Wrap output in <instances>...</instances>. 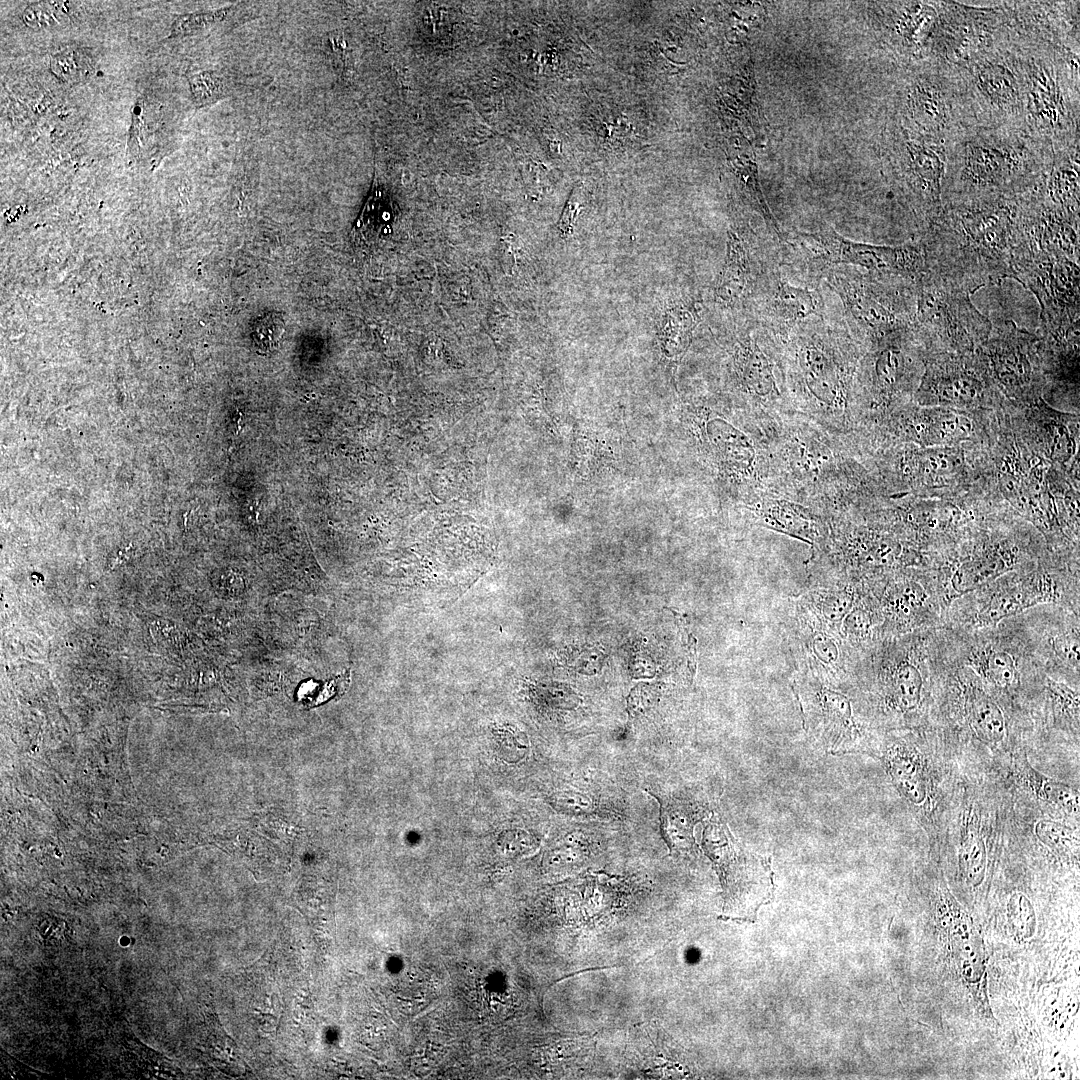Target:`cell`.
Returning <instances> with one entry per match:
<instances>
[{
    "label": "cell",
    "mask_w": 1080,
    "mask_h": 1080,
    "mask_svg": "<svg viewBox=\"0 0 1080 1080\" xmlns=\"http://www.w3.org/2000/svg\"><path fill=\"white\" fill-rule=\"evenodd\" d=\"M1024 199L988 196L954 202L922 229L926 271L971 294L1013 277Z\"/></svg>",
    "instance_id": "obj_1"
},
{
    "label": "cell",
    "mask_w": 1080,
    "mask_h": 1080,
    "mask_svg": "<svg viewBox=\"0 0 1080 1080\" xmlns=\"http://www.w3.org/2000/svg\"><path fill=\"white\" fill-rule=\"evenodd\" d=\"M776 342L795 413L835 436L851 437L859 342L845 330L810 320Z\"/></svg>",
    "instance_id": "obj_2"
},
{
    "label": "cell",
    "mask_w": 1080,
    "mask_h": 1080,
    "mask_svg": "<svg viewBox=\"0 0 1080 1080\" xmlns=\"http://www.w3.org/2000/svg\"><path fill=\"white\" fill-rule=\"evenodd\" d=\"M771 492L806 504L826 519L855 502L857 469L841 437L795 413L765 421Z\"/></svg>",
    "instance_id": "obj_3"
},
{
    "label": "cell",
    "mask_w": 1080,
    "mask_h": 1080,
    "mask_svg": "<svg viewBox=\"0 0 1080 1080\" xmlns=\"http://www.w3.org/2000/svg\"><path fill=\"white\" fill-rule=\"evenodd\" d=\"M827 279L863 348L913 332L916 281L869 271H836Z\"/></svg>",
    "instance_id": "obj_4"
},
{
    "label": "cell",
    "mask_w": 1080,
    "mask_h": 1080,
    "mask_svg": "<svg viewBox=\"0 0 1080 1080\" xmlns=\"http://www.w3.org/2000/svg\"><path fill=\"white\" fill-rule=\"evenodd\" d=\"M970 295L927 271L921 276L913 331L922 347L964 353L986 341L993 325L973 305Z\"/></svg>",
    "instance_id": "obj_5"
},
{
    "label": "cell",
    "mask_w": 1080,
    "mask_h": 1080,
    "mask_svg": "<svg viewBox=\"0 0 1080 1080\" xmlns=\"http://www.w3.org/2000/svg\"><path fill=\"white\" fill-rule=\"evenodd\" d=\"M783 635L798 673L844 687L849 647L817 614L805 595L789 600Z\"/></svg>",
    "instance_id": "obj_6"
},
{
    "label": "cell",
    "mask_w": 1080,
    "mask_h": 1080,
    "mask_svg": "<svg viewBox=\"0 0 1080 1080\" xmlns=\"http://www.w3.org/2000/svg\"><path fill=\"white\" fill-rule=\"evenodd\" d=\"M921 347L913 331L866 348L854 384L856 427L862 410H885L909 387L915 371L913 352Z\"/></svg>",
    "instance_id": "obj_7"
},
{
    "label": "cell",
    "mask_w": 1080,
    "mask_h": 1080,
    "mask_svg": "<svg viewBox=\"0 0 1080 1080\" xmlns=\"http://www.w3.org/2000/svg\"><path fill=\"white\" fill-rule=\"evenodd\" d=\"M811 256L824 265L849 264L869 272L905 277L918 282L926 272L924 252L919 243L882 246L859 243L839 235L833 228L798 233Z\"/></svg>",
    "instance_id": "obj_8"
},
{
    "label": "cell",
    "mask_w": 1080,
    "mask_h": 1080,
    "mask_svg": "<svg viewBox=\"0 0 1080 1080\" xmlns=\"http://www.w3.org/2000/svg\"><path fill=\"white\" fill-rule=\"evenodd\" d=\"M1041 306L1040 320H1079V264L1039 251H1023L1013 262V277Z\"/></svg>",
    "instance_id": "obj_9"
},
{
    "label": "cell",
    "mask_w": 1080,
    "mask_h": 1080,
    "mask_svg": "<svg viewBox=\"0 0 1080 1080\" xmlns=\"http://www.w3.org/2000/svg\"><path fill=\"white\" fill-rule=\"evenodd\" d=\"M792 688L806 731L828 751L850 750L859 736V727L852 700L844 688L828 685L805 673H797Z\"/></svg>",
    "instance_id": "obj_10"
},
{
    "label": "cell",
    "mask_w": 1080,
    "mask_h": 1080,
    "mask_svg": "<svg viewBox=\"0 0 1080 1080\" xmlns=\"http://www.w3.org/2000/svg\"><path fill=\"white\" fill-rule=\"evenodd\" d=\"M984 344L985 355L1003 386L1011 391L1031 386L1043 351L1040 337L1006 321L994 332L992 329Z\"/></svg>",
    "instance_id": "obj_11"
},
{
    "label": "cell",
    "mask_w": 1080,
    "mask_h": 1080,
    "mask_svg": "<svg viewBox=\"0 0 1080 1080\" xmlns=\"http://www.w3.org/2000/svg\"><path fill=\"white\" fill-rule=\"evenodd\" d=\"M739 507L748 511L754 524L799 539L811 551L820 548L828 534L827 520L819 511L771 491Z\"/></svg>",
    "instance_id": "obj_12"
},
{
    "label": "cell",
    "mask_w": 1080,
    "mask_h": 1080,
    "mask_svg": "<svg viewBox=\"0 0 1080 1080\" xmlns=\"http://www.w3.org/2000/svg\"><path fill=\"white\" fill-rule=\"evenodd\" d=\"M761 307L763 320L770 326L775 341H780L810 317H818L823 301L819 292L793 286L777 277L765 289Z\"/></svg>",
    "instance_id": "obj_13"
},
{
    "label": "cell",
    "mask_w": 1080,
    "mask_h": 1080,
    "mask_svg": "<svg viewBox=\"0 0 1080 1080\" xmlns=\"http://www.w3.org/2000/svg\"><path fill=\"white\" fill-rule=\"evenodd\" d=\"M976 358L946 356L928 366L921 394L943 401L968 402L980 398L986 387L984 372Z\"/></svg>",
    "instance_id": "obj_14"
},
{
    "label": "cell",
    "mask_w": 1080,
    "mask_h": 1080,
    "mask_svg": "<svg viewBox=\"0 0 1080 1080\" xmlns=\"http://www.w3.org/2000/svg\"><path fill=\"white\" fill-rule=\"evenodd\" d=\"M754 254L746 238L736 230L728 232L725 262L715 288L718 302L738 306L755 292Z\"/></svg>",
    "instance_id": "obj_15"
},
{
    "label": "cell",
    "mask_w": 1080,
    "mask_h": 1080,
    "mask_svg": "<svg viewBox=\"0 0 1080 1080\" xmlns=\"http://www.w3.org/2000/svg\"><path fill=\"white\" fill-rule=\"evenodd\" d=\"M887 770L907 800L921 804L927 797L928 782L923 756L911 746L895 743L885 755Z\"/></svg>",
    "instance_id": "obj_16"
},
{
    "label": "cell",
    "mask_w": 1080,
    "mask_h": 1080,
    "mask_svg": "<svg viewBox=\"0 0 1080 1080\" xmlns=\"http://www.w3.org/2000/svg\"><path fill=\"white\" fill-rule=\"evenodd\" d=\"M1054 589L1049 576H1040L1028 580L1007 593L995 597L979 615L984 623H997L1004 617L1013 615L1040 602L1051 601Z\"/></svg>",
    "instance_id": "obj_17"
},
{
    "label": "cell",
    "mask_w": 1080,
    "mask_h": 1080,
    "mask_svg": "<svg viewBox=\"0 0 1080 1080\" xmlns=\"http://www.w3.org/2000/svg\"><path fill=\"white\" fill-rule=\"evenodd\" d=\"M922 687L920 671L909 661L902 660L886 676L885 701L901 712L913 710L921 701Z\"/></svg>",
    "instance_id": "obj_18"
},
{
    "label": "cell",
    "mask_w": 1080,
    "mask_h": 1080,
    "mask_svg": "<svg viewBox=\"0 0 1080 1080\" xmlns=\"http://www.w3.org/2000/svg\"><path fill=\"white\" fill-rule=\"evenodd\" d=\"M970 725L984 742L997 743L1005 735V721L999 706L982 691H974L968 703Z\"/></svg>",
    "instance_id": "obj_19"
},
{
    "label": "cell",
    "mask_w": 1080,
    "mask_h": 1080,
    "mask_svg": "<svg viewBox=\"0 0 1080 1080\" xmlns=\"http://www.w3.org/2000/svg\"><path fill=\"white\" fill-rule=\"evenodd\" d=\"M978 86L982 93L1000 106L1012 105L1017 97V84L1012 72L1000 64H987L978 71Z\"/></svg>",
    "instance_id": "obj_20"
},
{
    "label": "cell",
    "mask_w": 1080,
    "mask_h": 1080,
    "mask_svg": "<svg viewBox=\"0 0 1080 1080\" xmlns=\"http://www.w3.org/2000/svg\"><path fill=\"white\" fill-rule=\"evenodd\" d=\"M1007 563L1001 558L988 557L961 565L954 573L951 584L959 594L971 592L1006 571Z\"/></svg>",
    "instance_id": "obj_21"
},
{
    "label": "cell",
    "mask_w": 1080,
    "mask_h": 1080,
    "mask_svg": "<svg viewBox=\"0 0 1080 1080\" xmlns=\"http://www.w3.org/2000/svg\"><path fill=\"white\" fill-rule=\"evenodd\" d=\"M654 796L661 805V828L665 842L671 849L689 847L692 843V821L689 815L675 803Z\"/></svg>",
    "instance_id": "obj_22"
},
{
    "label": "cell",
    "mask_w": 1080,
    "mask_h": 1080,
    "mask_svg": "<svg viewBox=\"0 0 1080 1080\" xmlns=\"http://www.w3.org/2000/svg\"><path fill=\"white\" fill-rule=\"evenodd\" d=\"M1027 777L1036 796L1068 811L1079 812V794L1071 786L1053 780L1032 767H1027Z\"/></svg>",
    "instance_id": "obj_23"
},
{
    "label": "cell",
    "mask_w": 1080,
    "mask_h": 1080,
    "mask_svg": "<svg viewBox=\"0 0 1080 1080\" xmlns=\"http://www.w3.org/2000/svg\"><path fill=\"white\" fill-rule=\"evenodd\" d=\"M187 80L196 108L211 105L228 96L227 82L216 71L207 70L189 74Z\"/></svg>",
    "instance_id": "obj_24"
},
{
    "label": "cell",
    "mask_w": 1080,
    "mask_h": 1080,
    "mask_svg": "<svg viewBox=\"0 0 1080 1080\" xmlns=\"http://www.w3.org/2000/svg\"><path fill=\"white\" fill-rule=\"evenodd\" d=\"M236 9L237 6L233 5L209 12L177 15L171 26L169 38L189 36L209 29L230 18Z\"/></svg>",
    "instance_id": "obj_25"
},
{
    "label": "cell",
    "mask_w": 1080,
    "mask_h": 1080,
    "mask_svg": "<svg viewBox=\"0 0 1080 1080\" xmlns=\"http://www.w3.org/2000/svg\"><path fill=\"white\" fill-rule=\"evenodd\" d=\"M50 68L61 82L72 84L89 77L92 64L83 51L66 49L52 56Z\"/></svg>",
    "instance_id": "obj_26"
},
{
    "label": "cell",
    "mask_w": 1080,
    "mask_h": 1080,
    "mask_svg": "<svg viewBox=\"0 0 1080 1080\" xmlns=\"http://www.w3.org/2000/svg\"><path fill=\"white\" fill-rule=\"evenodd\" d=\"M1035 835L1040 841L1061 853L1078 851L1079 835L1075 829L1052 820H1040L1036 823Z\"/></svg>",
    "instance_id": "obj_27"
},
{
    "label": "cell",
    "mask_w": 1080,
    "mask_h": 1080,
    "mask_svg": "<svg viewBox=\"0 0 1080 1080\" xmlns=\"http://www.w3.org/2000/svg\"><path fill=\"white\" fill-rule=\"evenodd\" d=\"M961 860L967 877L974 882L981 880L985 865V845L979 830L967 826L961 845Z\"/></svg>",
    "instance_id": "obj_28"
},
{
    "label": "cell",
    "mask_w": 1080,
    "mask_h": 1080,
    "mask_svg": "<svg viewBox=\"0 0 1080 1080\" xmlns=\"http://www.w3.org/2000/svg\"><path fill=\"white\" fill-rule=\"evenodd\" d=\"M980 668L989 681L1001 687L1013 686L1019 679L1013 658L1004 651H991L984 655Z\"/></svg>",
    "instance_id": "obj_29"
},
{
    "label": "cell",
    "mask_w": 1080,
    "mask_h": 1080,
    "mask_svg": "<svg viewBox=\"0 0 1080 1080\" xmlns=\"http://www.w3.org/2000/svg\"><path fill=\"white\" fill-rule=\"evenodd\" d=\"M916 113L922 123L938 128L945 120L946 110L940 93L932 86L922 84L914 93Z\"/></svg>",
    "instance_id": "obj_30"
},
{
    "label": "cell",
    "mask_w": 1080,
    "mask_h": 1080,
    "mask_svg": "<svg viewBox=\"0 0 1080 1080\" xmlns=\"http://www.w3.org/2000/svg\"><path fill=\"white\" fill-rule=\"evenodd\" d=\"M67 2H36L25 8L24 24L32 29H44L59 24L68 13Z\"/></svg>",
    "instance_id": "obj_31"
},
{
    "label": "cell",
    "mask_w": 1080,
    "mask_h": 1080,
    "mask_svg": "<svg viewBox=\"0 0 1080 1080\" xmlns=\"http://www.w3.org/2000/svg\"><path fill=\"white\" fill-rule=\"evenodd\" d=\"M283 332V324L277 317L267 316L259 320L254 329V340L261 349L276 345Z\"/></svg>",
    "instance_id": "obj_32"
},
{
    "label": "cell",
    "mask_w": 1080,
    "mask_h": 1080,
    "mask_svg": "<svg viewBox=\"0 0 1080 1080\" xmlns=\"http://www.w3.org/2000/svg\"><path fill=\"white\" fill-rule=\"evenodd\" d=\"M582 203L583 190L582 187L578 185L573 189L559 219L558 228L563 238H567L572 234L576 218L582 209Z\"/></svg>",
    "instance_id": "obj_33"
},
{
    "label": "cell",
    "mask_w": 1080,
    "mask_h": 1080,
    "mask_svg": "<svg viewBox=\"0 0 1080 1080\" xmlns=\"http://www.w3.org/2000/svg\"><path fill=\"white\" fill-rule=\"evenodd\" d=\"M327 41L336 71L343 77H346V72L349 69L350 63L347 54V43L343 34L339 31L330 32L327 35Z\"/></svg>",
    "instance_id": "obj_34"
},
{
    "label": "cell",
    "mask_w": 1080,
    "mask_h": 1080,
    "mask_svg": "<svg viewBox=\"0 0 1080 1080\" xmlns=\"http://www.w3.org/2000/svg\"><path fill=\"white\" fill-rule=\"evenodd\" d=\"M1049 690L1054 698L1055 703L1059 708L1066 713H1070L1074 718L1078 720L1079 716V695L1075 691L1068 687L1049 681Z\"/></svg>",
    "instance_id": "obj_35"
},
{
    "label": "cell",
    "mask_w": 1080,
    "mask_h": 1080,
    "mask_svg": "<svg viewBox=\"0 0 1080 1080\" xmlns=\"http://www.w3.org/2000/svg\"><path fill=\"white\" fill-rule=\"evenodd\" d=\"M1053 647L1056 653L1069 662L1078 666L1079 663V637L1078 634L1064 633L1053 639Z\"/></svg>",
    "instance_id": "obj_36"
}]
</instances>
